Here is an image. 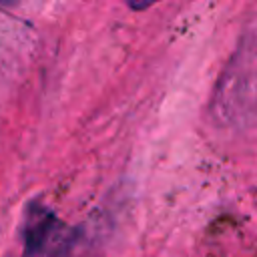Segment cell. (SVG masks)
I'll return each instance as SVG.
<instances>
[{
  "mask_svg": "<svg viewBox=\"0 0 257 257\" xmlns=\"http://www.w3.org/2000/svg\"><path fill=\"white\" fill-rule=\"evenodd\" d=\"M213 110L227 124L257 122V36H247L225 66Z\"/></svg>",
  "mask_w": 257,
  "mask_h": 257,
  "instance_id": "1",
  "label": "cell"
},
{
  "mask_svg": "<svg viewBox=\"0 0 257 257\" xmlns=\"http://www.w3.org/2000/svg\"><path fill=\"white\" fill-rule=\"evenodd\" d=\"M22 235V257H68L74 245V231L38 203L26 209Z\"/></svg>",
  "mask_w": 257,
  "mask_h": 257,
  "instance_id": "2",
  "label": "cell"
},
{
  "mask_svg": "<svg viewBox=\"0 0 257 257\" xmlns=\"http://www.w3.org/2000/svg\"><path fill=\"white\" fill-rule=\"evenodd\" d=\"M128 6H131L133 10H145V8H149V6H151V2H145V4H135V2H128Z\"/></svg>",
  "mask_w": 257,
  "mask_h": 257,
  "instance_id": "3",
  "label": "cell"
}]
</instances>
